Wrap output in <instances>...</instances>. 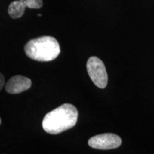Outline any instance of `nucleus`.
Segmentation results:
<instances>
[{
    "mask_svg": "<svg viewBox=\"0 0 154 154\" xmlns=\"http://www.w3.org/2000/svg\"><path fill=\"white\" fill-rule=\"evenodd\" d=\"M78 120V111L74 105L64 103L44 116L42 127L49 134H59L72 128Z\"/></svg>",
    "mask_w": 154,
    "mask_h": 154,
    "instance_id": "1",
    "label": "nucleus"
},
{
    "mask_svg": "<svg viewBox=\"0 0 154 154\" xmlns=\"http://www.w3.org/2000/svg\"><path fill=\"white\" fill-rule=\"evenodd\" d=\"M26 56L38 61H53L60 54V46L55 38L41 36L30 40L24 47Z\"/></svg>",
    "mask_w": 154,
    "mask_h": 154,
    "instance_id": "2",
    "label": "nucleus"
},
{
    "mask_svg": "<svg viewBox=\"0 0 154 154\" xmlns=\"http://www.w3.org/2000/svg\"><path fill=\"white\" fill-rule=\"evenodd\" d=\"M87 72L94 84L100 88L107 86L108 75L105 65L99 58L91 57L86 63Z\"/></svg>",
    "mask_w": 154,
    "mask_h": 154,
    "instance_id": "3",
    "label": "nucleus"
},
{
    "mask_svg": "<svg viewBox=\"0 0 154 154\" xmlns=\"http://www.w3.org/2000/svg\"><path fill=\"white\" fill-rule=\"evenodd\" d=\"M121 138L113 134H103L94 136L88 140V146L95 149L110 150L121 145Z\"/></svg>",
    "mask_w": 154,
    "mask_h": 154,
    "instance_id": "4",
    "label": "nucleus"
},
{
    "mask_svg": "<svg viewBox=\"0 0 154 154\" xmlns=\"http://www.w3.org/2000/svg\"><path fill=\"white\" fill-rule=\"evenodd\" d=\"M32 86L30 79L23 76H14L7 82L6 91L11 94H16L28 90Z\"/></svg>",
    "mask_w": 154,
    "mask_h": 154,
    "instance_id": "5",
    "label": "nucleus"
},
{
    "mask_svg": "<svg viewBox=\"0 0 154 154\" xmlns=\"http://www.w3.org/2000/svg\"><path fill=\"white\" fill-rule=\"evenodd\" d=\"M26 3L25 0H18L12 2L9 6L8 13L11 18L18 19L24 14Z\"/></svg>",
    "mask_w": 154,
    "mask_h": 154,
    "instance_id": "6",
    "label": "nucleus"
},
{
    "mask_svg": "<svg viewBox=\"0 0 154 154\" xmlns=\"http://www.w3.org/2000/svg\"><path fill=\"white\" fill-rule=\"evenodd\" d=\"M26 6L29 9H40L43 6L42 0H25Z\"/></svg>",
    "mask_w": 154,
    "mask_h": 154,
    "instance_id": "7",
    "label": "nucleus"
},
{
    "mask_svg": "<svg viewBox=\"0 0 154 154\" xmlns=\"http://www.w3.org/2000/svg\"><path fill=\"white\" fill-rule=\"evenodd\" d=\"M5 77L3 76L2 74H0V91L3 88V86H5Z\"/></svg>",
    "mask_w": 154,
    "mask_h": 154,
    "instance_id": "8",
    "label": "nucleus"
},
{
    "mask_svg": "<svg viewBox=\"0 0 154 154\" xmlns=\"http://www.w3.org/2000/svg\"><path fill=\"white\" fill-rule=\"evenodd\" d=\"M0 124H1V119H0Z\"/></svg>",
    "mask_w": 154,
    "mask_h": 154,
    "instance_id": "9",
    "label": "nucleus"
}]
</instances>
